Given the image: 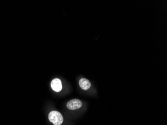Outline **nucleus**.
Masks as SVG:
<instances>
[{
	"label": "nucleus",
	"instance_id": "obj_1",
	"mask_svg": "<svg viewBox=\"0 0 167 125\" xmlns=\"http://www.w3.org/2000/svg\"><path fill=\"white\" fill-rule=\"evenodd\" d=\"M49 120L54 125H61L64 121L62 114L56 111H53L49 113Z\"/></svg>",
	"mask_w": 167,
	"mask_h": 125
},
{
	"label": "nucleus",
	"instance_id": "obj_2",
	"mask_svg": "<svg viewBox=\"0 0 167 125\" xmlns=\"http://www.w3.org/2000/svg\"><path fill=\"white\" fill-rule=\"evenodd\" d=\"M82 104V102L79 99H73L68 102L67 107L69 110H75L80 108Z\"/></svg>",
	"mask_w": 167,
	"mask_h": 125
},
{
	"label": "nucleus",
	"instance_id": "obj_3",
	"mask_svg": "<svg viewBox=\"0 0 167 125\" xmlns=\"http://www.w3.org/2000/svg\"><path fill=\"white\" fill-rule=\"evenodd\" d=\"M51 87L54 91L60 92L62 89V82L59 79H54L51 82Z\"/></svg>",
	"mask_w": 167,
	"mask_h": 125
},
{
	"label": "nucleus",
	"instance_id": "obj_4",
	"mask_svg": "<svg viewBox=\"0 0 167 125\" xmlns=\"http://www.w3.org/2000/svg\"><path fill=\"white\" fill-rule=\"evenodd\" d=\"M79 85L83 90H88L90 88L91 82L90 81L86 78H81L79 81Z\"/></svg>",
	"mask_w": 167,
	"mask_h": 125
}]
</instances>
